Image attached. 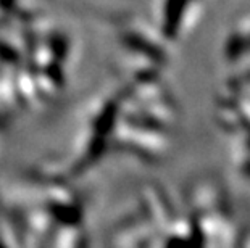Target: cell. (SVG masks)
<instances>
[{
    "label": "cell",
    "instance_id": "6da1fadb",
    "mask_svg": "<svg viewBox=\"0 0 250 248\" xmlns=\"http://www.w3.org/2000/svg\"><path fill=\"white\" fill-rule=\"evenodd\" d=\"M223 54L231 63L247 60L250 57V17L237 19L226 34Z\"/></svg>",
    "mask_w": 250,
    "mask_h": 248
}]
</instances>
